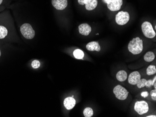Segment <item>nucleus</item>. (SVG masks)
Segmentation results:
<instances>
[{
	"mask_svg": "<svg viewBox=\"0 0 156 117\" xmlns=\"http://www.w3.org/2000/svg\"><path fill=\"white\" fill-rule=\"evenodd\" d=\"M128 50L133 55H137L141 53L143 50L142 40L138 37L133 38L129 43Z\"/></svg>",
	"mask_w": 156,
	"mask_h": 117,
	"instance_id": "obj_1",
	"label": "nucleus"
},
{
	"mask_svg": "<svg viewBox=\"0 0 156 117\" xmlns=\"http://www.w3.org/2000/svg\"><path fill=\"white\" fill-rule=\"evenodd\" d=\"M20 32L23 37L27 39H32L35 36V30L29 23H25L20 27Z\"/></svg>",
	"mask_w": 156,
	"mask_h": 117,
	"instance_id": "obj_2",
	"label": "nucleus"
},
{
	"mask_svg": "<svg viewBox=\"0 0 156 117\" xmlns=\"http://www.w3.org/2000/svg\"><path fill=\"white\" fill-rule=\"evenodd\" d=\"M142 30L145 37L148 38H153L156 36V33L153 29L151 23L145 22L142 25Z\"/></svg>",
	"mask_w": 156,
	"mask_h": 117,
	"instance_id": "obj_3",
	"label": "nucleus"
},
{
	"mask_svg": "<svg viewBox=\"0 0 156 117\" xmlns=\"http://www.w3.org/2000/svg\"><path fill=\"white\" fill-rule=\"evenodd\" d=\"M113 92L116 98L119 100H125L128 96V91L125 88L120 85H117L114 88Z\"/></svg>",
	"mask_w": 156,
	"mask_h": 117,
	"instance_id": "obj_4",
	"label": "nucleus"
},
{
	"mask_svg": "<svg viewBox=\"0 0 156 117\" xmlns=\"http://www.w3.org/2000/svg\"><path fill=\"white\" fill-rule=\"evenodd\" d=\"M134 110L139 115H143L149 111V105L146 101H137L134 105Z\"/></svg>",
	"mask_w": 156,
	"mask_h": 117,
	"instance_id": "obj_5",
	"label": "nucleus"
},
{
	"mask_svg": "<svg viewBox=\"0 0 156 117\" xmlns=\"http://www.w3.org/2000/svg\"><path fill=\"white\" fill-rule=\"evenodd\" d=\"M129 20V15L127 12L120 11L115 15V22L118 25H125Z\"/></svg>",
	"mask_w": 156,
	"mask_h": 117,
	"instance_id": "obj_6",
	"label": "nucleus"
},
{
	"mask_svg": "<svg viewBox=\"0 0 156 117\" xmlns=\"http://www.w3.org/2000/svg\"><path fill=\"white\" fill-rule=\"evenodd\" d=\"M104 2L107 4L108 9L112 11L120 10L123 3L122 0H104Z\"/></svg>",
	"mask_w": 156,
	"mask_h": 117,
	"instance_id": "obj_7",
	"label": "nucleus"
},
{
	"mask_svg": "<svg viewBox=\"0 0 156 117\" xmlns=\"http://www.w3.org/2000/svg\"><path fill=\"white\" fill-rule=\"evenodd\" d=\"M51 4L56 9L62 10L66 8L68 2L67 0H51Z\"/></svg>",
	"mask_w": 156,
	"mask_h": 117,
	"instance_id": "obj_8",
	"label": "nucleus"
},
{
	"mask_svg": "<svg viewBox=\"0 0 156 117\" xmlns=\"http://www.w3.org/2000/svg\"><path fill=\"white\" fill-rule=\"evenodd\" d=\"M141 79V75L138 71H133L130 73L128 77V82L132 85H136Z\"/></svg>",
	"mask_w": 156,
	"mask_h": 117,
	"instance_id": "obj_9",
	"label": "nucleus"
},
{
	"mask_svg": "<svg viewBox=\"0 0 156 117\" xmlns=\"http://www.w3.org/2000/svg\"><path fill=\"white\" fill-rule=\"evenodd\" d=\"M91 27L87 23H82L79 26V31L82 35L88 36L91 33Z\"/></svg>",
	"mask_w": 156,
	"mask_h": 117,
	"instance_id": "obj_10",
	"label": "nucleus"
},
{
	"mask_svg": "<svg viewBox=\"0 0 156 117\" xmlns=\"http://www.w3.org/2000/svg\"><path fill=\"white\" fill-rule=\"evenodd\" d=\"M76 101L72 97L66 98L64 101V105L67 110H71L75 106Z\"/></svg>",
	"mask_w": 156,
	"mask_h": 117,
	"instance_id": "obj_11",
	"label": "nucleus"
},
{
	"mask_svg": "<svg viewBox=\"0 0 156 117\" xmlns=\"http://www.w3.org/2000/svg\"><path fill=\"white\" fill-rule=\"evenodd\" d=\"M87 49L89 51H96L99 52L101 50L100 46L99 45L98 42L93 41L87 43L86 45Z\"/></svg>",
	"mask_w": 156,
	"mask_h": 117,
	"instance_id": "obj_12",
	"label": "nucleus"
},
{
	"mask_svg": "<svg viewBox=\"0 0 156 117\" xmlns=\"http://www.w3.org/2000/svg\"><path fill=\"white\" fill-rule=\"evenodd\" d=\"M98 4L97 0H86L85 2V7L87 10H92L95 9Z\"/></svg>",
	"mask_w": 156,
	"mask_h": 117,
	"instance_id": "obj_13",
	"label": "nucleus"
},
{
	"mask_svg": "<svg viewBox=\"0 0 156 117\" xmlns=\"http://www.w3.org/2000/svg\"><path fill=\"white\" fill-rule=\"evenodd\" d=\"M9 29L5 25L0 24V40L5 39L8 36Z\"/></svg>",
	"mask_w": 156,
	"mask_h": 117,
	"instance_id": "obj_14",
	"label": "nucleus"
},
{
	"mask_svg": "<svg viewBox=\"0 0 156 117\" xmlns=\"http://www.w3.org/2000/svg\"><path fill=\"white\" fill-rule=\"evenodd\" d=\"M128 75L124 71H120L117 72L116 75V79L120 82H123L127 79Z\"/></svg>",
	"mask_w": 156,
	"mask_h": 117,
	"instance_id": "obj_15",
	"label": "nucleus"
},
{
	"mask_svg": "<svg viewBox=\"0 0 156 117\" xmlns=\"http://www.w3.org/2000/svg\"><path fill=\"white\" fill-rule=\"evenodd\" d=\"M155 55L153 52L149 51L144 56V60L147 62H151L155 59Z\"/></svg>",
	"mask_w": 156,
	"mask_h": 117,
	"instance_id": "obj_16",
	"label": "nucleus"
},
{
	"mask_svg": "<svg viewBox=\"0 0 156 117\" xmlns=\"http://www.w3.org/2000/svg\"><path fill=\"white\" fill-rule=\"evenodd\" d=\"M73 56L76 59H82L84 57V53L81 50L76 49L73 52Z\"/></svg>",
	"mask_w": 156,
	"mask_h": 117,
	"instance_id": "obj_17",
	"label": "nucleus"
},
{
	"mask_svg": "<svg viewBox=\"0 0 156 117\" xmlns=\"http://www.w3.org/2000/svg\"><path fill=\"white\" fill-rule=\"evenodd\" d=\"M156 73V66L153 65H150L148 66L146 70V73L147 75L151 76V75H154Z\"/></svg>",
	"mask_w": 156,
	"mask_h": 117,
	"instance_id": "obj_18",
	"label": "nucleus"
},
{
	"mask_svg": "<svg viewBox=\"0 0 156 117\" xmlns=\"http://www.w3.org/2000/svg\"><path fill=\"white\" fill-rule=\"evenodd\" d=\"M83 114L85 117H91L94 115L93 110L90 107H87L84 109Z\"/></svg>",
	"mask_w": 156,
	"mask_h": 117,
	"instance_id": "obj_19",
	"label": "nucleus"
},
{
	"mask_svg": "<svg viewBox=\"0 0 156 117\" xmlns=\"http://www.w3.org/2000/svg\"><path fill=\"white\" fill-rule=\"evenodd\" d=\"M146 81L147 80L145 78H143V79H141L139 80L138 83L136 84L137 85V87L138 88H142L144 87L145 86L146 84Z\"/></svg>",
	"mask_w": 156,
	"mask_h": 117,
	"instance_id": "obj_20",
	"label": "nucleus"
},
{
	"mask_svg": "<svg viewBox=\"0 0 156 117\" xmlns=\"http://www.w3.org/2000/svg\"><path fill=\"white\" fill-rule=\"evenodd\" d=\"M31 66L34 69H37L40 66V62L38 60H34L31 63Z\"/></svg>",
	"mask_w": 156,
	"mask_h": 117,
	"instance_id": "obj_21",
	"label": "nucleus"
},
{
	"mask_svg": "<svg viewBox=\"0 0 156 117\" xmlns=\"http://www.w3.org/2000/svg\"><path fill=\"white\" fill-rule=\"evenodd\" d=\"M151 96V98L152 100L154 101H156V89L153 90L151 91L150 92Z\"/></svg>",
	"mask_w": 156,
	"mask_h": 117,
	"instance_id": "obj_22",
	"label": "nucleus"
},
{
	"mask_svg": "<svg viewBox=\"0 0 156 117\" xmlns=\"http://www.w3.org/2000/svg\"><path fill=\"white\" fill-rule=\"evenodd\" d=\"M152 80H148V81H146V84L145 86L147 88H149L152 86Z\"/></svg>",
	"mask_w": 156,
	"mask_h": 117,
	"instance_id": "obj_23",
	"label": "nucleus"
},
{
	"mask_svg": "<svg viewBox=\"0 0 156 117\" xmlns=\"http://www.w3.org/2000/svg\"><path fill=\"white\" fill-rule=\"evenodd\" d=\"M141 96H142L143 97L146 98L148 97L149 95V93L147 91H144V92H142L141 94Z\"/></svg>",
	"mask_w": 156,
	"mask_h": 117,
	"instance_id": "obj_24",
	"label": "nucleus"
},
{
	"mask_svg": "<svg viewBox=\"0 0 156 117\" xmlns=\"http://www.w3.org/2000/svg\"><path fill=\"white\" fill-rule=\"evenodd\" d=\"M86 1V0H78V2L80 5H85V2Z\"/></svg>",
	"mask_w": 156,
	"mask_h": 117,
	"instance_id": "obj_25",
	"label": "nucleus"
},
{
	"mask_svg": "<svg viewBox=\"0 0 156 117\" xmlns=\"http://www.w3.org/2000/svg\"><path fill=\"white\" fill-rule=\"evenodd\" d=\"M156 76L154 77V78H153V80L152 81V86H153V84L156 83Z\"/></svg>",
	"mask_w": 156,
	"mask_h": 117,
	"instance_id": "obj_26",
	"label": "nucleus"
},
{
	"mask_svg": "<svg viewBox=\"0 0 156 117\" xmlns=\"http://www.w3.org/2000/svg\"><path fill=\"white\" fill-rule=\"evenodd\" d=\"M148 117H156V116L155 115H150V116H147Z\"/></svg>",
	"mask_w": 156,
	"mask_h": 117,
	"instance_id": "obj_27",
	"label": "nucleus"
},
{
	"mask_svg": "<svg viewBox=\"0 0 156 117\" xmlns=\"http://www.w3.org/2000/svg\"><path fill=\"white\" fill-rule=\"evenodd\" d=\"M2 2H3V0H0V5L2 4Z\"/></svg>",
	"mask_w": 156,
	"mask_h": 117,
	"instance_id": "obj_28",
	"label": "nucleus"
},
{
	"mask_svg": "<svg viewBox=\"0 0 156 117\" xmlns=\"http://www.w3.org/2000/svg\"><path fill=\"white\" fill-rule=\"evenodd\" d=\"M153 86H154V88H155V89H156V83H155V84H153Z\"/></svg>",
	"mask_w": 156,
	"mask_h": 117,
	"instance_id": "obj_29",
	"label": "nucleus"
},
{
	"mask_svg": "<svg viewBox=\"0 0 156 117\" xmlns=\"http://www.w3.org/2000/svg\"><path fill=\"white\" fill-rule=\"evenodd\" d=\"M2 53H1V49H0V57H1Z\"/></svg>",
	"mask_w": 156,
	"mask_h": 117,
	"instance_id": "obj_30",
	"label": "nucleus"
}]
</instances>
